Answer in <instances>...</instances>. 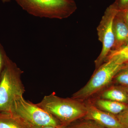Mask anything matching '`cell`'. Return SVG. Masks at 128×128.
I'll return each instance as SVG.
<instances>
[{"instance_id": "1", "label": "cell", "mask_w": 128, "mask_h": 128, "mask_svg": "<svg viewBox=\"0 0 128 128\" xmlns=\"http://www.w3.org/2000/svg\"><path fill=\"white\" fill-rule=\"evenodd\" d=\"M37 105L55 118L61 124L68 126L86 116L84 103L71 98H62L52 93L44 96Z\"/></svg>"}, {"instance_id": "2", "label": "cell", "mask_w": 128, "mask_h": 128, "mask_svg": "<svg viewBox=\"0 0 128 128\" xmlns=\"http://www.w3.org/2000/svg\"><path fill=\"white\" fill-rule=\"evenodd\" d=\"M23 10L34 16L49 19L69 17L77 9L74 0H14Z\"/></svg>"}, {"instance_id": "3", "label": "cell", "mask_w": 128, "mask_h": 128, "mask_svg": "<svg viewBox=\"0 0 128 128\" xmlns=\"http://www.w3.org/2000/svg\"><path fill=\"white\" fill-rule=\"evenodd\" d=\"M23 73L8 57L0 77V112H9L15 98L23 96L25 89L21 79Z\"/></svg>"}, {"instance_id": "4", "label": "cell", "mask_w": 128, "mask_h": 128, "mask_svg": "<svg viewBox=\"0 0 128 128\" xmlns=\"http://www.w3.org/2000/svg\"><path fill=\"white\" fill-rule=\"evenodd\" d=\"M9 112L20 118L32 128L61 124L55 118L37 104L25 100L23 96L15 98Z\"/></svg>"}, {"instance_id": "5", "label": "cell", "mask_w": 128, "mask_h": 128, "mask_svg": "<svg viewBox=\"0 0 128 128\" xmlns=\"http://www.w3.org/2000/svg\"><path fill=\"white\" fill-rule=\"evenodd\" d=\"M125 64H117L111 59L107 60L96 69L87 84L73 94L71 98L79 100H84L98 93L111 83Z\"/></svg>"}, {"instance_id": "6", "label": "cell", "mask_w": 128, "mask_h": 128, "mask_svg": "<svg viewBox=\"0 0 128 128\" xmlns=\"http://www.w3.org/2000/svg\"><path fill=\"white\" fill-rule=\"evenodd\" d=\"M118 10L114 4L105 10L104 14L97 28L98 39L102 44L100 54L95 61L96 69L105 62L114 45V20Z\"/></svg>"}, {"instance_id": "7", "label": "cell", "mask_w": 128, "mask_h": 128, "mask_svg": "<svg viewBox=\"0 0 128 128\" xmlns=\"http://www.w3.org/2000/svg\"><path fill=\"white\" fill-rule=\"evenodd\" d=\"M84 104L86 112L83 119L96 121L105 128H124L116 115L101 110L90 102Z\"/></svg>"}, {"instance_id": "8", "label": "cell", "mask_w": 128, "mask_h": 128, "mask_svg": "<svg viewBox=\"0 0 128 128\" xmlns=\"http://www.w3.org/2000/svg\"><path fill=\"white\" fill-rule=\"evenodd\" d=\"M113 29L114 42L111 50H118L128 42V26L120 13L119 10L114 20Z\"/></svg>"}, {"instance_id": "9", "label": "cell", "mask_w": 128, "mask_h": 128, "mask_svg": "<svg viewBox=\"0 0 128 128\" xmlns=\"http://www.w3.org/2000/svg\"><path fill=\"white\" fill-rule=\"evenodd\" d=\"M0 128H32L20 118L12 113L0 112Z\"/></svg>"}, {"instance_id": "10", "label": "cell", "mask_w": 128, "mask_h": 128, "mask_svg": "<svg viewBox=\"0 0 128 128\" xmlns=\"http://www.w3.org/2000/svg\"><path fill=\"white\" fill-rule=\"evenodd\" d=\"M96 106L105 112L116 115L128 108L127 104L105 99H100L96 102Z\"/></svg>"}, {"instance_id": "11", "label": "cell", "mask_w": 128, "mask_h": 128, "mask_svg": "<svg viewBox=\"0 0 128 128\" xmlns=\"http://www.w3.org/2000/svg\"><path fill=\"white\" fill-rule=\"evenodd\" d=\"M103 99L124 103H128V98L122 86H113L106 89L102 95Z\"/></svg>"}, {"instance_id": "12", "label": "cell", "mask_w": 128, "mask_h": 128, "mask_svg": "<svg viewBox=\"0 0 128 128\" xmlns=\"http://www.w3.org/2000/svg\"><path fill=\"white\" fill-rule=\"evenodd\" d=\"M110 59L114 60L118 64L128 63V49L111 50L106 60Z\"/></svg>"}, {"instance_id": "13", "label": "cell", "mask_w": 128, "mask_h": 128, "mask_svg": "<svg viewBox=\"0 0 128 128\" xmlns=\"http://www.w3.org/2000/svg\"><path fill=\"white\" fill-rule=\"evenodd\" d=\"M114 80L121 86H128V63L124 64L115 76Z\"/></svg>"}, {"instance_id": "14", "label": "cell", "mask_w": 128, "mask_h": 128, "mask_svg": "<svg viewBox=\"0 0 128 128\" xmlns=\"http://www.w3.org/2000/svg\"><path fill=\"white\" fill-rule=\"evenodd\" d=\"M68 128H105L96 121L90 120L83 119V120L73 124Z\"/></svg>"}, {"instance_id": "15", "label": "cell", "mask_w": 128, "mask_h": 128, "mask_svg": "<svg viewBox=\"0 0 128 128\" xmlns=\"http://www.w3.org/2000/svg\"><path fill=\"white\" fill-rule=\"evenodd\" d=\"M124 128H128V108L116 115Z\"/></svg>"}, {"instance_id": "16", "label": "cell", "mask_w": 128, "mask_h": 128, "mask_svg": "<svg viewBox=\"0 0 128 128\" xmlns=\"http://www.w3.org/2000/svg\"><path fill=\"white\" fill-rule=\"evenodd\" d=\"M8 57L4 47L0 43V77Z\"/></svg>"}, {"instance_id": "17", "label": "cell", "mask_w": 128, "mask_h": 128, "mask_svg": "<svg viewBox=\"0 0 128 128\" xmlns=\"http://www.w3.org/2000/svg\"><path fill=\"white\" fill-rule=\"evenodd\" d=\"M113 4L118 10L128 9V0H116Z\"/></svg>"}, {"instance_id": "18", "label": "cell", "mask_w": 128, "mask_h": 128, "mask_svg": "<svg viewBox=\"0 0 128 128\" xmlns=\"http://www.w3.org/2000/svg\"><path fill=\"white\" fill-rule=\"evenodd\" d=\"M119 12L128 26V9L119 10Z\"/></svg>"}, {"instance_id": "19", "label": "cell", "mask_w": 128, "mask_h": 128, "mask_svg": "<svg viewBox=\"0 0 128 128\" xmlns=\"http://www.w3.org/2000/svg\"><path fill=\"white\" fill-rule=\"evenodd\" d=\"M32 128H68L67 126L60 124V125L56 126H46L41 127H34Z\"/></svg>"}, {"instance_id": "20", "label": "cell", "mask_w": 128, "mask_h": 128, "mask_svg": "<svg viewBox=\"0 0 128 128\" xmlns=\"http://www.w3.org/2000/svg\"><path fill=\"white\" fill-rule=\"evenodd\" d=\"M128 49V42L127 43V44H126L125 46H124V47H122V48H120L118 50H125Z\"/></svg>"}, {"instance_id": "21", "label": "cell", "mask_w": 128, "mask_h": 128, "mask_svg": "<svg viewBox=\"0 0 128 128\" xmlns=\"http://www.w3.org/2000/svg\"><path fill=\"white\" fill-rule=\"evenodd\" d=\"M122 86L124 90L126 92L128 98V86Z\"/></svg>"}, {"instance_id": "22", "label": "cell", "mask_w": 128, "mask_h": 128, "mask_svg": "<svg viewBox=\"0 0 128 128\" xmlns=\"http://www.w3.org/2000/svg\"><path fill=\"white\" fill-rule=\"evenodd\" d=\"M2 2H9L10 0H1Z\"/></svg>"}, {"instance_id": "23", "label": "cell", "mask_w": 128, "mask_h": 128, "mask_svg": "<svg viewBox=\"0 0 128 128\" xmlns=\"http://www.w3.org/2000/svg\"></svg>"}]
</instances>
